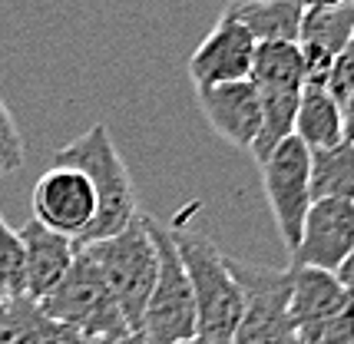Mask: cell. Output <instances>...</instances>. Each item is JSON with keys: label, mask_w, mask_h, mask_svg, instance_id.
Wrapping results in <instances>:
<instances>
[{"label": "cell", "mask_w": 354, "mask_h": 344, "mask_svg": "<svg viewBox=\"0 0 354 344\" xmlns=\"http://www.w3.org/2000/svg\"><path fill=\"white\" fill-rule=\"evenodd\" d=\"M295 136L308 146V153L331 149L344 142V110L328 86H305L295 120Z\"/></svg>", "instance_id": "obj_16"}, {"label": "cell", "mask_w": 354, "mask_h": 344, "mask_svg": "<svg viewBox=\"0 0 354 344\" xmlns=\"http://www.w3.org/2000/svg\"><path fill=\"white\" fill-rule=\"evenodd\" d=\"M351 308H354V295H351Z\"/></svg>", "instance_id": "obj_33"}, {"label": "cell", "mask_w": 354, "mask_h": 344, "mask_svg": "<svg viewBox=\"0 0 354 344\" xmlns=\"http://www.w3.org/2000/svg\"><path fill=\"white\" fill-rule=\"evenodd\" d=\"M57 162L60 166H73L90 179L93 192H96V219L86 229V235L77 245H90L100 238L123 232L129 222L139 219V202H136V186L126 159L120 156L113 133L106 123H93L86 133H80L77 140H70L63 149H57Z\"/></svg>", "instance_id": "obj_1"}, {"label": "cell", "mask_w": 354, "mask_h": 344, "mask_svg": "<svg viewBox=\"0 0 354 344\" xmlns=\"http://www.w3.org/2000/svg\"><path fill=\"white\" fill-rule=\"evenodd\" d=\"M222 14L239 20L259 44H298L305 10L298 0H235Z\"/></svg>", "instance_id": "obj_15"}, {"label": "cell", "mask_w": 354, "mask_h": 344, "mask_svg": "<svg viewBox=\"0 0 354 344\" xmlns=\"http://www.w3.org/2000/svg\"><path fill=\"white\" fill-rule=\"evenodd\" d=\"M328 93L338 99L341 106L354 96V37L341 47V53L335 57L331 77H328Z\"/></svg>", "instance_id": "obj_23"}, {"label": "cell", "mask_w": 354, "mask_h": 344, "mask_svg": "<svg viewBox=\"0 0 354 344\" xmlns=\"http://www.w3.org/2000/svg\"><path fill=\"white\" fill-rule=\"evenodd\" d=\"M0 344H83V338L46 318L44 308L30 298H10L0 328Z\"/></svg>", "instance_id": "obj_17"}, {"label": "cell", "mask_w": 354, "mask_h": 344, "mask_svg": "<svg viewBox=\"0 0 354 344\" xmlns=\"http://www.w3.org/2000/svg\"><path fill=\"white\" fill-rule=\"evenodd\" d=\"M30 209L33 219L46 225L50 232H60L80 242L96 219V192L80 169L53 162L33 182Z\"/></svg>", "instance_id": "obj_8"}, {"label": "cell", "mask_w": 354, "mask_h": 344, "mask_svg": "<svg viewBox=\"0 0 354 344\" xmlns=\"http://www.w3.org/2000/svg\"><path fill=\"white\" fill-rule=\"evenodd\" d=\"M259 99H262V126L252 142V159L262 166L281 142L295 136L301 90H259Z\"/></svg>", "instance_id": "obj_18"}, {"label": "cell", "mask_w": 354, "mask_h": 344, "mask_svg": "<svg viewBox=\"0 0 354 344\" xmlns=\"http://www.w3.org/2000/svg\"><path fill=\"white\" fill-rule=\"evenodd\" d=\"M248 79L255 90H305V63L298 44H259Z\"/></svg>", "instance_id": "obj_19"}, {"label": "cell", "mask_w": 354, "mask_h": 344, "mask_svg": "<svg viewBox=\"0 0 354 344\" xmlns=\"http://www.w3.org/2000/svg\"><path fill=\"white\" fill-rule=\"evenodd\" d=\"M169 232L196 295L199 334L216 341H232L242 321V292L229 271V255H222L205 235H196L189 229H169Z\"/></svg>", "instance_id": "obj_3"}, {"label": "cell", "mask_w": 354, "mask_h": 344, "mask_svg": "<svg viewBox=\"0 0 354 344\" xmlns=\"http://www.w3.org/2000/svg\"><path fill=\"white\" fill-rule=\"evenodd\" d=\"M354 37V0L341 7L324 10H305L301 30H298V50L305 63V86H328L335 57Z\"/></svg>", "instance_id": "obj_13"}, {"label": "cell", "mask_w": 354, "mask_h": 344, "mask_svg": "<svg viewBox=\"0 0 354 344\" xmlns=\"http://www.w3.org/2000/svg\"><path fill=\"white\" fill-rule=\"evenodd\" d=\"M83 344H120V341H83Z\"/></svg>", "instance_id": "obj_32"}, {"label": "cell", "mask_w": 354, "mask_h": 344, "mask_svg": "<svg viewBox=\"0 0 354 344\" xmlns=\"http://www.w3.org/2000/svg\"><path fill=\"white\" fill-rule=\"evenodd\" d=\"M229 271L242 292V321L232 344H301L288 318L292 268L252 265L229 255Z\"/></svg>", "instance_id": "obj_5"}, {"label": "cell", "mask_w": 354, "mask_h": 344, "mask_svg": "<svg viewBox=\"0 0 354 344\" xmlns=\"http://www.w3.org/2000/svg\"><path fill=\"white\" fill-rule=\"evenodd\" d=\"M262 189L265 199L272 205L278 235L285 242V249L292 255L301 242V229H305V216H308L311 202V153L308 146L292 136L278 146L262 166Z\"/></svg>", "instance_id": "obj_7"}, {"label": "cell", "mask_w": 354, "mask_h": 344, "mask_svg": "<svg viewBox=\"0 0 354 344\" xmlns=\"http://www.w3.org/2000/svg\"><path fill=\"white\" fill-rule=\"evenodd\" d=\"M3 318H7V301H0V328H3Z\"/></svg>", "instance_id": "obj_30"}, {"label": "cell", "mask_w": 354, "mask_h": 344, "mask_svg": "<svg viewBox=\"0 0 354 344\" xmlns=\"http://www.w3.org/2000/svg\"><path fill=\"white\" fill-rule=\"evenodd\" d=\"M298 3H301V10H324V7H341L348 0H298Z\"/></svg>", "instance_id": "obj_27"}, {"label": "cell", "mask_w": 354, "mask_h": 344, "mask_svg": "<svg viewBox=\"0 0 354 344\" xmlns=\"http://www.w3.org/2000/svg\"><path fill=\"white\" fill-rule=\"evenodd\" d=\"M146 225H149L156 255H159V278H156V288L149 295L139 334H142L146 344L189 341V338L199 334V325H196V295H192L189 275H185L183 262H179V251L172 245L169 229L156 225L149 216H146Z\"/></svg>", "instance_id": "obj_6"}, {"label": "cell", "mask_w": 354, "mask_h": 344, "mask_svg": "<svg viewBox=\"0 0 354 344\" xmlns=\"http://www.w3.org/2000/svg\"><path fill=\"white\" fill-rule=\"evenodd\" d=\"M37 305L44 308L46 318L70 328L83 341H123V338H129V328H126V318L116 305V298L106 288L103 275L96 271V265L80 251V245L66 278Z\"/></svg>", "instance_id": "obj_4"}, {"label": "cell", "mask_w": 354, "mask_h": 344, "mask_svg": "<svg viewBox=\"0 0 354 344\" xmlns=\"http://www.w3.org/2000/svg\"><path fill=\"white\" fill-rule=\"evenodd\" d=\"M292 268V265H288ZM351 308V292L338 282L335 271H318V268H292V301H288V318H292L298 341L315 344L328 321Z\"/></svg>", "instance_id": "obj_11"}, {"label": "cell", "mask_w": 354, "mask_h": 344, "mask_svg": "<svg viewBox=\"0 0 354 344\" xmlns=\"http://www.w3.org/2000/svg\"><path fill=\"white\" fill-rule=\"evenodd\" d=\"M0 282L10 298H24V245L20 232L0 216Z\"/></svg>", "instance_id": "obj_21"}, {"label": "cell", "mask_w": 354, "mask_h": 344, "mask_svg": "<svg viewBox=\"0 0 354 344\" xmlns=\"http://www.w3.org/2000/svg\"><path fill=\"white\" fill-rule=\"evenodd\" d=\"M17 232L24 245V298L44 301L66 278V271L77 258V242L60 232H50L37 219H30Z\"/></svg>", "instance_id": "obj_14"}, {"label": "cell", "mask_w": 354, "mask_h": 344, "mask_svg": "<svg viewBox=\"0 0 354 344\" xmlns=\"http://www.w3.org/2000/svg\"><path fill=\"white\" fill-rule=\"evenodd\" d=\"M0 301H10V295H7V288H3V282H0Z\"/></svg>", "instance_id": "obj_31"}, {"label": "cell", "mask_w": 354, "mask_h": 344, "mask_svg": "<svg viewBox=\"0 0 354 344\" xmlns=\"http://www.w3.org/2000/svg\"><path fill=\"white\" fill-rule=\"evenodd\" d=\"M354 249V199H322L308 209L292 268L338 271Z\"/></svg>", "instance_id": "obj_9"}, {"label": "cell", "mask_w": 354, "mask_h": 344, "mask_svg": "<svg viewBox=\"0 0 354 344\" xmlns=\"http://www.w3.org/2000/svg\"><path fill=\"white\" fill-rule=\"evenodd\" d=\"M315 344H354V308L338 314L335 321H328L322 334L315 338Z\"/></svg>", "instance_id": "obj_24"}, {"label": "cell", "mask_w": 354, "mask_h": 344, "mask_svg": "<svg viewBox=\"0 0 354 344\" xmlns=\"http://www.w3.org/2000/svg\"><path fill=\"white\" fill-rule=\"evenodd\" d=\"M120 344H146V341H142V334H129V338H123Z\"/></svg>", "instance_id": "obj_29"}, {"label": "cell", "mask_w": 354, "mask_h": 344, "mask_svg": "<svg viewBox=\"0 0 354 344\" xmlns=\"http://www.w3.org/2000/svg\"><path fill=\"white\" fill-rule=\"evenodd\" d=\"M341 110H344V140L354 146V96L341 106Z\"/></svg>", "instance_id": "obj_26"}, {"label": "cell", "mask_w": 354, "mask_h": 344, "mask_svg": "<svg viewBox=\"0 0 354 344\" xmlns=\"http://www.w3.org/2000/svg\"><path fill=\"white\" fill-rule=\"evenodd\" d=\"M179 344H232V341H216V338H202V334H196V338H189V341H179Z\"/></svg>", "instance_id": "obj_28"}, {"label": "cell", "mask_w": 354, "mask_h": 344, "mask_svg": "<svg viewBox=\"0 0 354 344\" xmlns=\"http://www.w3.org/2000/svg\"><path fill=\"white\" fill-rule=\"evenodd\" d=\"M196 99H199L202 116L222 140L252 153V142L262 126V99H259V90L252 79L196 86Z\"/></svg>", "instance_id": "obj_12"}, {"label": "cell", "mask_w": 354, "mask_h": 344, "mask_svg": "<svg viewBox=\"0 0 354 344\" xmlns=\"http://www.w3.org/2000/svg\"><path fill=\"white\" fill-rule=\"evenodd\" d=\"M354 199V146L348 140L311 153V202Z\"/></svg>", "instance_id": "obj_20"}, {"label": "cell", "mask_w": 354, "mask_h": 344, "mask_svg": "<svg viewBox=\"0 0 354 344\" xmlns=\"http://www.w3.org/2000/svg\"><path fill=\"white\" fill-rule=\"evenodd\" d=\"M335 275H338V282L354 295V249H351V255H348V258L341 262V268L335 271Z\"/></svg>", "instance_id": "obj_25"}, {"label": "cell", "mask_w": 354, "mask_h": 344, "mask_svg": "<svg viewBox=\"0 0 354 344\" xmlns=\"http://www.w3.org/2000/svg\"><path fill=\"white\" fill-rule=\"evenodd\" d=\"M80 251L103 275V282L113 292V298H116V305H120V312L126 318L129 334H139L149 295H153L156 278H159V255H156L146 216L139 212V219L129 222L123 232L90 242V245H80Z\"/></svg>", "instance_id": "obj_2"}, {"label": "cell", "mask_w": 354, "mask_h": 344, "mask_svg": "<svg viewBox=\"0 0 354 344\" xmlns=\"http://www.w3.org/2000/svg\"><path fill=\"white\" fill-rule=\"evenodd\" d=\"M259 40L229 14L216 20L209 37L189 57V77L196 86H218V83H239L252 77Z\"/></svg>", "instance_id": "obj_10"}, {"label": "cell", "mask_w": 354, "mask_h": 344, "mask_svg": "<svg viewBox=\"0 0 354 344\" xmlns=\"http://www.w3.org/2000/svg\"><path fill=\"white\" fill-rule=\"evenodd\" d=\"M27 159V146H24V133L17 126L14 113L7 110V103L0 99V175L17 172Z\"/></svg>", "instance_id": "obj_22"}]
</instances>
